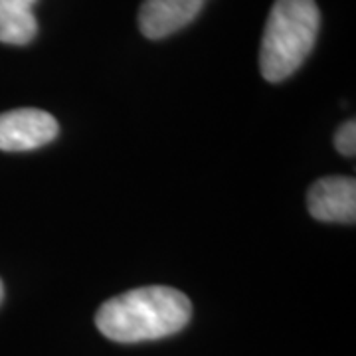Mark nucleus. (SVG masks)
<instances>
[{"label": "nucleus", "instance_id": "nucleus-1", "mask_svg": "<svg viewBox=\"0 0 356 356\" xmlns=\"http://www.w3.org/2000/svg\"><path fill=\"white\" fill-rule=\"evenodd\" d=\"M192 317L191 299L166 285L137 287L105 301L95 325L115 343L159 341L180 332Z\"/></svg>", "mask_w": 356, "mask_h": 356}, {"label": "nucleus", "instance_id": "nucleus-2", "mask_svg": "<svg viewBox=\"0 0 356 356\" xmlns=\"http://www.w3.org/2000/svg\"><path fill=\"white\" fill-rule=\"evenodd\" d=\"M318 24L315 0H275L259 48L261 76L271 83L291 77L315 48Z\"/></svg>", "mask_w": 356, "mask_h": 356}, {"label": "nucleus", "instance_id": "nucleus-3", "mask_svg": "<svg viewBox=\"0 0 356 356\" xmlns=\"http://www.w3.org/2000/svg\"><path fill=\"white\" fill-rule=\"evenodd\" d=\"M58 133V121L42 109L26 107L0 113V151H34L51 143Z\"/></svg>", "mask_w": 356, "mask_h": 356}, {"label": "nucleus", "instance_id": "nucleus-4", "mask_svg": "<svg viewBox=\"0 0 356 356\" xmlns=\"http://www.w3.org/2000/svg\"><path fill=\"white\" fill-rule=\"evenodd\" d=\"M307 208L318 222L355 224L356 180L348 177H325L307 192Z\"/></svg>", "mask_w": 356, "mask_h": 356}, {"label": "nucleus", "instance_id": "nucleus-5", "mask_svg": "<svg viewBox=\"0 0 356 356\" xmlns=\"http://www.w3.org/2000/svg\"><path fill=\"white\" fill-rule=\"evenodd\" d=\"M206 0H143L139 28L149 40H163L186 28L200 14Z\"/></svg>", "mask_w": 356, "mask_h": 356}, {"label": "nucleus", "instance_id": "nucleus-6", "mask_svg": "<svg viewBox=\"0 0 356 356\" xmlns=\"http://www.w3.org/2000/svg\"><path fill=\"white\" fill-rule=\"evenodd\" d=\"M38 0H0V42L26 46L38 34L34 4Z\"/></svg>", "mask_w": 356, "mask_h": 356}, {"label": "nucleus", "instance_id": "nucleus-7", "mask_svg": "<svg viewBox=\"0 0 356 356\" xmlns=\"http://www.w3.org/2000/svg\"><path fill=\"white\" fill-rule=\"evenodd\" d=\"M334 147L344 156H355L356 153V123L350 119L343 123L334 135Z\"/></svg>", "mask_w": 356, "mask_h": 356}, {"label": "nucleus", "instance_id": "nucleus-8", "mask_svg": "<svg viewBox=\"0 0 356 356\" xmlns=\"http://www.w3.org/2000/svg\"><path fill=\"white\" fill-rule=\"evenodd\" d=\"M2 299H4V285H2V281H0V303H2Z\"/></svg>", "mask_w": 356, "mask_h": 356}]
</instances>
